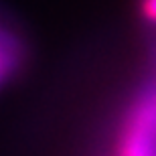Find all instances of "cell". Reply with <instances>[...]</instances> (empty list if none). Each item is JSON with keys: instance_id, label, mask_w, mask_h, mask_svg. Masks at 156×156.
Here are the masks:
<instances>
[{"instance_id": "cell-2", "label": "cell", "mask_w": 156, "mask_h": 156, "mask_svg": "<svg viewBox=\"0 0 156 156\" xmlns=\"http://www.w3.org/2000/svg\"><path fill=\"white\" fill-rule=\"evenodd\" d=\"M138 10H140V16L144 18L146 23L156 24V0H140Z\"/></svg>"}, {"instance_id": "cell-1", "label": "cell", "mask_w": 156, "mask_h": 156, "mask_svg": "<svg viewBox=\"0 0 156 156\" xmlns=\"http://www.w3.org/2000/svg\"><path fill=\"white\" fill-rule=\"evenodd\" d=\"M23 63V45L14 33L0 27V87L18 71Z\"/></svg>"}]
</instances>
